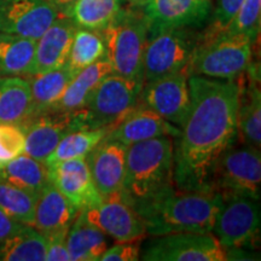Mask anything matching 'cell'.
Returning a JSON list of instances; mask_svg holds the SVG:
<instances>
[{"mask_svg": "<svg viewBox=\"0 0 261 261\" xmlns=\"http://www.w3.org/2000/svg\"><path fill=\"white\" fill-rule=\"evenodd\" d=\"M242 76L232 80L189 77L190 109L174 142L175 188L208 190L214 162L238 136L237 112Z\"/></svg>", "mask_w": 261, "mask_h": 261, "instance_id": "cell-1", "label": "cell"}, {"mask_svg": "<svg viewBox=\"0 0 261 261\" xmlns=\"http://www.w3.org/2000/svg\"><path fill=\"white\" fill-rule=\"evenodd\" d=\"M224 203L219 192L182 190L172 185L150 200L135 205L146 234L162 236L177 232L207 233Z\"/></svg>", "mask_w": 261, "mask_h": 261, "instance_id": "cell-2", "label": "cell"}, {"mask_svg": "<svg viewBox=\"0 0 261 261\" xmlns=\"http://www.w3.org/2000/svg\"><path fill=\"white\" fill-rule=\"evenodd\" d=\"M174 140L163 136L128 145L122 198L132 207L174 185Z\"/></svg>", "mask_w": 261, "mask_h": 261, "instance_id": "cell-3", "label": "cell"}, {"mask_svg": "<svg viewBox=\"0 0 261 261\" xmlns=\"http://www.w3.org/2000/svg\"><path fill=\"white\" fill-rule=\"evenodd\" d=\"M100 32L113 74L144 83L143 62L149 35L143 12L137 9H121Z\"/></svg>", "mask_w": 261, "mask_h": 261, "instance_id": "cell-4", "label": "cell"}, {"mask_svg": "<svg viewBox=\"0 0 261 261\" xmlns=\"http://www.w3.org/2000/svg\"><path fill=\"white\" fill-rule=\"evenodd\" d=\"M252 38L242 34H221L198 39L188 74L212 79L232 80L247 73L252 64Z\"/></svg>", "mask_w": 261, "mask_h": 261, "instance_id": "cell-5", "label": "cell"}, {"mask_svg": "<svg viewBox=\"0 0 261 261\" xmlns=\"http://www.w3.org/2000/svg\"><path fill=\"white\" fill-rule=\"evenodd\" d=\"M260 149L232 144L214 162L208 178V190L219 192L223 198L246 196L260 200Z\"/></svg>", "mask_w": 261, "mask_h": 261, "instance_id": "cell-6", "label": "cell"}, {"mask_svg": "<svg viewBox=\"0 0 261 261\" xmlns=\"http://www.w3.org/2000/svg\"><path fill=\"white\" fill-rule=\"evenodd\" d=\"M140 252L145 261H225L249 260L243 249L221 246L212 232H177L152 236Z\"/></svg>", "mask_w": 261, "mask_h": 261, "instance_id": "cell-7", "label": "cell"}, {"mask_svg": "<svg viewBox=\"0 0 261 261\" xmlns=\"http://www.w3.org/2000/svg\"><path fill=\"white\" fill-rule=\"evenodd\" d=\"M143 81L116 74L107 75L83 109L90 128L110 130L140 102Z\"/></svg>", "mask_w": 261, "mask_h": 261, "instance_id": "cell-8", "label": "cell"}, {"mask_svg": "<svg viewBox=\"0 0 261 261\" xmlns=\"http://www.w3.org/2000/svg\"><path fill=\"white\" fill-rule=\"evenodd\" d=\"M198 39L200 34L194 28L169 29L148 38L143 62L144 83L181 71L188 74Z\"/></svg>", "mask_w": 261, "mask_h": 261, "instance_id": "cell-9", "label": "cell"}, {"mask_svg": "<svg viewBox=\"0 0 261 261\" xmlns=\"http://www.w3.org/2000/svg\"><path fill=\"white\" fill-rule=\"evenodd\" d=\"M260 200L231 196L215 219L212 233L228 249H252L260 241Z\"/></svg>", "mask_w": 261, "mask_h": 261, "instance_id": "cell-10", "label": "cell"}, {"mask_svg": "<svg viewBox=\"0 0 261 261\" xmlns=\"http://www.w3.org/2000/svg\"><path fill=\"white\" fill-rule=\"evenodd\" d=\"M21 126L25 133L24 154L44 163L65 136L89 127L84 109L48 110L29 117Z\"/></svg>", "mask_w": 261, "mask_h": 261, "instance_id": "cell-11", "label": "cell"}, {"mask_svg": "<svg viewBox=\"0 0 261 261\" xmlns=\"http://www.w3.org/2000/svg\"><path fill=\"white\" fill-rule=\"evenodd\" d=\"M81 217L116 242L142 240L146 236L142 218L122 196L103 198L100 203L80 211Z\"/></svg>", "mask_w": 261, "mask_h": 261, "instance_id": "cell-12", "label": "cell"}, {"mask_svg": "<svg viewBox=\"0 0 261 261\" xmlns=\"http://www.w3.org/2000/svg\"><path fill=\"white\" fill-rule=\"evenodd\" d=\"M148 35L177 28H197L211 15L210 0H145L142 5Z\"/></svg>", "mask_w": 261, "mask_h": 261, "instance_id": "cell-13", "label": "cell"}, {"mask_svg": "<svg viewBox=\"0 0 261 261\" xmlns=\"http://www.w3.org/2000/svg\"><path fill=\"white\" fill-rule=\"evenodd\" d=\"M189 75L177 73L143 84L140 102L181 128L190 109Z\"/></svg>", "mask_w": 261, "mask_h": 261, "instance_id": "cell-14", "label": "cell"}, {"mask_svg": "<svg viewBox=\"0 0 261 261\" xmlns=\"http://www.w3.org/2000/svg\"><path fill=\"white\" fill-rule=\"evenodd\" d=\"M58 11L46 0H0V32L38 40Z\"/></svg>", "mask_w": 261, "mask_h": 261, "instance_id": "cell-15", "label": "cell"}, {"mask_svg": "<svg viewBox=\"0 0 261 261\" xmlns=\"http://www.w3.org/2000/svg\"><path fill=\"white\" fill-rule=\"evenodd\" d=\"M127 146L116 140L104 137L102 142L87 155L94 187L102 198L122 196L126 172Z\"/></svg>", "mask_w": 261, "mask_h": 261, "instance_id": "cell-16", "label": "cell"}, {"mask_svg": "<svg viewBox=\"0 0 261 261\" xmlns=\"http://www.w3.org/2000/svg\"><path fill=\"white\" fill-rule=\"evenodd\" d=\"M51 181L77 210L93 207L102 202L94 187L86 159L68 160L48 167Z\"/></svg>", "mask_w": 261, "mask_h": 261, "instance_id": "cell-17", "label": "cell"}, {"mask_svg": "<svg viewBox=\"0 0 261 261\" xmlns=\"http://www.w3.org/2000/svg\"><path fill=\"white\" fill-rule=\"evenodd\" d=\"M179 135L180 128L178 126L168 122L145 104L139 102L106 137L128 146L163 136L177 138Z\"/></svg>", "mask_w": 261, "mask_h": 261, "instance_id": "cell-18", "label": "cell"}, {"mask_svg": "<svg viewBox=\"0 0 261 261\" xmlns=\"http://www.w3.org/2000/svg\"><path fill=\"white\" fill-rule=\"evenodd\" d=\"M77 25L69 16H58L37 40L33 74L65 67Z\"/></svg>", "mask_w": 261, "mask_h": 261, "instance_id": "cell-19", "label": "cell"}, {"mask_svg": "<svg viewBox=\"0 0 261 261\" xmlns=\"http://www.w3.org/2000/svg\"><path fill=\"white\" fill-rule=\"evenodd\" d=\"M79 212L51 181L37 197L33 227L45 237L68 231Z\"/></svg>", "mask_w": 261, "mask_h": 261, "instance_id": "cell-20", "label": "cell"}, {"mask_svg": "<svg viewBox=\"0 0 261 261\" xmlns=\"http://www.w3.org/2000/svg\"><path fill=\"white\" fill-rule=\"evenodd\" d=\"M238 136L244 144L260 149L261 145V93L259 89V74L250 64L247 73L242 75L240 100L237 112Z\"/></svg>", "mask_w": 261, "mask_h": 261, "instance_id": "cell-21", "label": "cell"}, {"mask_svg": "<svg viewBox=\"0 0 261 261\" xmlns=\"http://www.w3.org/2000/svg\"><path fill=\"white\" fill-rule=\"evenodd\" d=\"M112 73V65L106 57L85 68L71 79L52 110L83 109L100 81Z\"/></svg>", "mask_w": 261, "mask_h": 261, "instance_id": "cell-22", "label": "cell"}, {"mask_svg": "<svg viewBox=\"0 0 261 261\" xmlns=\"http://www.w3.org/2000/svg\"><path fill=\"white\" fill-rule=\"evenodd\" d=\"M32 115V91L27 79L0 75V123L21 125Z\"/></svg>", "mask_w": 261, "mask_h": 261, "instance_id": "cell-23", "label": "cell"}, {"mask_svg": "<svg viewBox=\"0 0 261 261\" xmlns=\"http://www.w3.org/2000/svg\"><path fill=\"white\" fill-rule=\"evenodd\" d=\"M0 178L34 196L40 195L51 182L48 167L27 154L0 165Z\"/></svg>", "mask_w": 261, "mask_h": 261, "instance_id": "cell-24", "label": "cell"}, {"mask_svg": "<svg viewBox=\"0 0 261 261\" xmlns=\"http://www.w3.org/2000/svg\"><path fill=\"white\" fill-rule=\"evenodd\" d=\"M37 40L0 32V75H33Z\"/></svg>", "mask_w": 261, "mask_h": 261, "instance_id": "cell-25", "label": "cell"}, {"mask_svg": "<svg viewBox=\"0 0 261 261\" xmlns=\"http://www.w3.org/2000/svg\"><path fill=\"white\" fill-rule=\"evenodd\" d=\"M65 243L70 261H98L109 247L106 234L87 223L80 212L68 231Z\"/></svg>", "mask_w": 261, "mask_h": 261, "instance_id": "cell-26", "label": "cell"}, {"mask_svg": "<svg viewBox=\"0 0 261 261\" xmlns=\"http://www.w3.org/2000/svg\"><path fill=\"white\" fill-rule=\"evenodd\" d=\"M73 77L67 67L42 74L29 75L27 80L32 91L31 117L54 109Z\"/></svg>", "mask_w": 261, "mask_h": 261, "instance_id": "cell-27", "label": "cell"}, {"mask_svg": "<svg viewBox=\"0 0 261 261\" xmlns=\"http://www.w3.org/2000/svg\"><path fill=\"white\" fill-rule=\"evenodd\" d=\"M46 248V237L31 225H24L0 242V261H42Z\"/></svg>", "mask_w": 261, "mask_h": 261, "instance_id": "cell-28", "label": "cell"}, {"mask_svg": "<svg viewBox=\"0 0 261 261\" xmlns=\"http://www.w3.org/2000/svg\"><path fill=\"white\" fill-rule=\"evenodd\" d=\"M104 57L106 42L102 32L77 27L65 64L73 76Z\"/></svg>", "mask_w": 261, "mask_h": 261, "instance_id": "cell-29", "label": "cell"}, {"mask_svg": "<svg viewBox=\"0 0 261 261\" xmlns=\"http://www.w3.org/2000/svg\"><path fill=\"white\" fill-rule=\"evenodd\" d=\"M109 130L106 128H80L69 133L58 143L48 156L45 165L47 167L56 163L75 159H86L96 146L104 139Z\"/></svg>", "mask_w": 261, "mask_h": 261, "instance_id": "cell-30", "label": "cell"}, {"mask_svg": "<svg viewBox=\"0 0 261 261\" xmlns=\"http://www.w3.org/2000/svg\"><path fill=\"white\" fill-rule=\"evenodd\" d=\"M121 10V0H76L68 16L77 27L103 31Z\"/></svg>", "mask_w": 261, "mask_h": 261, "instance_id": "cell-31", "label": "cell"}, {"mask_svg": "<svg viewBox=\"0 0 261 261\" xmlns=\"http://www.w3.org/2000/svg\"><path fill=\"white\" fill-rule=\"evenodd\" d=\"M37 196L0 178V211L12 219L33 226Z\"/></svg>", "mask_w": 261, "mask_h": 261, "instance_id": "cell-32", "label": "cell"}, {"mask_svg": "<svg viewBox=\"0 0 261 261\" xmlns=\"http://www.w3.org/2000/svg\"><path fill=\"white\" fill-rule=\"evenodd\" d=\"M261 0H244L231 23L228 24L226 34L248 35L256 40L260 32Z\"/></svg>", "mask_w": 261, "mask_h": 261, "instance_id": "cell-33", "label": "cell"}, {"mask_svg": "<svg viewBox=\"0 0 261 261\" xmlns=\"http://www.w3.org/2000/svg\"><path fill=\"white\" fill-rule=\"evenodd\" d=\"M25 133L17 123H0V165L24 154Z\"/></svg>", "mask_w": 261, "mask_h": 261, "instance_id": "cell-34", "label": "cell"}, {"mask_svg": "<svg viewBox=\"0 0 261 261\" xmlns=\"http://www.w3.org/2000/svg\"><path fill=\"white\" fill-rule=\"evenodd\" d=\"M243 2L244 0H218L214 11L212 12L210 24L207 25L205 31L200 34V38H212L226 31Z\"/></svg>", "mask_w": 261, "mask_h": 261, "instance_id": "cell-35", "label": "cell"}, {"mask_svg": "<svg viewBox=\"0 0 261 261\" xmlns=\"http://www.w3.org/2000/svg\"><path fill=\"white\" fill-rule=\"evenodd\" d=\"M142 240L128 241V242H117L112 247H108L100 261H137L140 259V248Z\"/></svg>", "mask_w": 261, "mask_h": 261, "instance_id": "cell-36", "label": "cell"}, {"mask_svg": "<svg viewBox=\"0 0 261 261\" xmlns=\"http://www.w3.org/2000/svg\"><path fill=\"white\" fill-rule=\"evenodd\" d=\"M69 231V230H68ZM68 231H61V232L52 233L46 236L47 248H46V257L47 261H70L69 253L67 249V240Z\"/></svg>", "mask_w": 261, "mask_h": 261, "instance_id": "cell-37", "label": "cell"}, {"mask_svg": "<svg viewBox=\"0 0 261 261\" xmlns=\"http://www.w3.org/2000/svg\"><path fill=\"white\" fill-rule=\"evenodd\" d=\"M24 226V224L19 223V221L12 219L9 215H6L4 212L0 211V242L8 238L11 234L17 232Z\"/></svg>", "mask_w": 261, "mask_h": 261, "instance_id": "cell-38", "label": "cell"}, {"mask_svg": "<svg viewBox=\"0 0 261 261\" xmlns=\"http://www.w3.org/2000/svg\"><path fill=\"white\" fill-rule=\"evenodd\" d=\"M46 2L57 10L58 14L68 16V12L70 11L71 6L75 4L76 0H46Z\"/></svg>", "mask_w": 261, "mask_h": 261, "instance_id": "cell-39", "label": "cell"}, {"mask_svg": "<svg viewBox=\"0 0 261 261\" xmlns=\"http://www.w3.org/2000/svg\"><path fill=\"white\" fill-rule=\"evenodd\" d=\"M127 2H128L132 6H137V8H138V6H142L144 4L145 0H127Z\"/></svg>", "mask_w": 261, "mask_h": 261, "instance_id": "cell-40", "label": "cell"}]
</instances>
